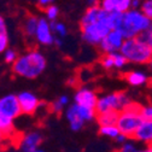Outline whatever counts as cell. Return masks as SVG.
I'll use <instances>...</instances> for the list:
<instances>
[{
	"label": "cell",
	"mask_w": 152,
	"mask_h": 152,
	"mask_svg": "<svg viewBox=\"0 0 152 152\" xmlns=\"http://www.w3.org/2000/svg\"><path fill=\"white\" fill-rule=\"evenodd\" d=\"M99 13H100V6H91L87 9L85 15L81 18V27L96 23L99 21Z\"/></svg>",
	"instance_id": "cell-16"
},
{
	"label": "cell",
	"mask_w": 152,
	"mask_h": 152,
	"mask_svg": "<svg viewBox=\"0 0 152 152\" xmlns=\"http://www.w3.org/2000/svg\"><path fill=\"white\" fill-rule=\"evenodd\" d=\"M9 46V37L6 34H0V53L5 52Z\"/></svg>",
	"instance_id": "cell-32"
},
{
	"label": "cell",
	"mask_w": 152,
	"mask_h": 152,
	"mask_svg": "<svg viewBox=\"0 0 152 152\" xmlns=\"http://www.w3.org/2000/svg\"><path fill=\"white\" fill-rule=\"evenodd\" d=\"M127 139H128V138H127L126 135H123V134H120V135L116 138V141H117V142H120V144H124V142L127 141Z\"/></svg>",
	"instance_id": "cell-37"
},
{
	"label": "cell",
	"mask_w": 152,
	"mask_h": 152,
	"mask_svg": "<svg viewBox=\"0 0 152 152\" xmlns=\"http://www.w3.org/2000/svg\"><path fill=\"white\" fill-rule=\"evenodd\" d=\"M129 103L130 100L124 92L111 93L98 99V103L96 105V111L97 113H103L110 110L122 111Z\"/></svg>",
	"instance_id": "cell-5"
},
{
	"label": "cell",
	"mask_w": 152,
	"mask_h": 152,
	"mask_svg": "<svg viewBox=\"0 0 152 152\" xmlns=\"http://www.w3.org/2000/svg\"><path fill=\"white\" fill-rule=\"evenodd\" d=\"M34 152H44V151H42V150H39V148H37V150H36V151H34Z\"/></svg>",
	"instance_id": "cell-42"
},
{
	"label": "cell",
	"mask_w": 152,
	"mask_h": 152,
	"mask_svg": "<svg viewBox=\"0 0 152 152\" xmlns=\"http://www.w3.org/2000/svg\"><path fill=\"white\" fill-rule=\"evenodd\" d=\"M120 52L130 63L146 64L152 58V47L145 44L139 36L126 39Z\"/></svg>",
	"instance_id": "cell-4"
},
{
	"label": "cell",
	"mask_w": 152,
	"mask_h": 152,
	"mask_svg": "<svg viewBox=\"0 0 152 152\" xmlns=\"http://www.w3.org/2000/svg\"><path fill=\"white\" fill-rule=\"evenodd\" d=\"M100 64L104 69H113L115 68V62H113V57H112V53L111 54H104L100 59Z\"/></svg>",
	"instance_id": "cell-25"
},
{
	"label": "cell",
	"mask_w": 152,
	"mask_h": 152,
	"mask_svg": "<svg viewBox=\"0 0 152 152\" xmlns=\"http://www.w3.org/2000/svg\"><path fill=\"white\" fill-rule=\"evenodd\" d=\"M141 117H142L144 121L152 120V105L142 106V109H141Z\"/></svg>",
	"instance_id": "cell-31"
},
{
	"label": "cell",
	"mask_w": 152,
	"mask_h": 152,
	"mask_svg": "<svg viewBox=\"0 0 152 152\" xmlns=\"http://www.w3.org/2000/svg\"><path fill=\"white\" fill-rule=\"evenodd\" d=\"M141 4H142L141 0H133L132 9H140V7H141Z\"/></svg>",
	"instance_id": "cell-36"
},
{
	"label": "cell",
	"mask_w": 152,
	"mask_h": 152,
	"mask_svg": "<svg viewBox=\"0 0 152 152\" xmlns=\"http://www.w3.org/2000/svg\"><path fill=\"white\" fill-rule=\"evenodd\" d=\"M58 13H59V10L54 5H50L46 7V16L50 21H56V18L58 17Z\"/></svg>",
	"instance_id": "cell-28"
},
{
	"label": "cell",
	"mask_w": 152,
	"mask_h": 152,
	"mask_svg": "<svg viewBox=\"0 0 152 152\" xmlns=\"http://www.w3.org/2000/svg\"><path fill=\"white\" fill-rule=\"evenodd\" d=\"M46 68L45 57L36 50H31L23 56H20L12 65L16 75L26 79H35L44 72Z\"/></svg>",
	"instance_id": "cell-1"
},
{
	"label": "cell",
	"mask_w": 152,
	"mask_h": 152,
	"mask_svg": "<svg viewBox=\"0 0 152 152\" xmlns=\"http://www.w3.org/2000/svg\"><path fill=\"white\" fill-rule=\"evenodd\" d=\"M138 152H152V145H150V146H147L145 150H139Z\"/></svg>",
	"instance_id": "cell-38"
},
{
	"label": "cell",
	"mask_w": 152,
	"mask_h": 152,
	"mask_svg": "<svg viewBox=\"0 0 152 152\" xmlns=\"http://www.w3.org/2000/svg\"><path fill=\"white\" fill-rule=\"evenodd\" d=\"M0 113L11 118H16L22 113V109L18 102V97L13 94H9L0 98Z\"/></svg>",
	"instance_id": "cell-8"
},
{
	"label": "cell",
	"mask_w": 152,
	"mask_h": 152,
	"mask_svg": "<svg viewBox=\"0 0 152 152\" xmlns=\"http://www.w3.org/2000/svg\"><path fill=\"white\" fill-rule=\"evenodd\" d=\"M0 133H1V134L5 137V139L11 138L15 134L13 118L0 113Z\"/></svg>",
	"instance_id": "cell-17"
},
{
	"label": "cell",
	"mask_w": 152,
	"mask_h": 152,
	"mask_svg": "<svg viewBox=\"0 0 152 152\" xmlns=\"http://www.w3.org/2000/svg\"><path fill=\"white\" fill-rule=\"evenodd\" d=\"M120 112L121 111H117V110H110V111H106L103 113H98L97 121L100 124V127H103V126H117Z\"/></svg>",
	"instance_id": "cell-15"
},
{
	"label": "cell",
	"mask_w": 152,
	"mask_h": 152,
	"mask_svg": "<svg viewBox=\"0 0 152 152\" xmlns=\"http://www.w3.org/2000/svg\"><path fill=\"white\" fill-rule=\"evenodd\" d=\"M148 86H150V87H151V88H152V79H151V80H150V81H148Z\"/></svg>",
	"instance_id": "cell-41"
},
{
	"label": "cell",
	"mask_w": 152,
	"mask_h": 152,
	"mask_svg": "<svg viewBox=\"0 0 152 152\" xmlns=\"http://www.w3.org/2000/svg\"><path fill=\"white\" fill-rule=\"evenodd\" d=\"M150 65L152 66V58H151V61H150Z\"/></svg>",
	"instance_id": "cell-43"
},
{
	"label": "cell",
	"mask_w": 152,
	"mask_h": 152,
	"mask_svg": "<svg viewBox=\"0 0 152 152\" xmlns=\"http://www.w3.org/2000/svg\"><path fill=\"white\" fill-rule=\"evenodd\" d=\"M75 103L82 106L96 109V105L98 103V97L96 92L89 88H80L75 94Z\"/></svg>",
	"instance_id": "cell-12"
},
{
	"label": "cell",
	"mask_w": 152,
	"mask_h": 152,
	"mask_svg": "<svg viewBox=\"0 0 152 152\" xmlns=\"http://www.w3.org/2000/svg\"><path fill=\"white\" fill-rule=\"evenodd\" d=\"M112 57H113V62H115V68H123L126 65V63L128 62L126 59V57L121 52L112 53Z\"/></svg>",
	"instance_id": "cell-27"
},
{
	"label": "cell",
	"mask_w": 152,
	"mask_h": 152,
	"mask_svg": "<svg viewBox=\"0 0 152 152\" xmlns=\"http://www.w3.org/2000/svg\"><path fill=\"white\" fill-rule=\"evenodd\" d=\"M37 3H39V5H41L44 7H47L53 3V0H37Z\"/></svg>",
	"instance_id": "cell-35"
},
{
	"label": "cell",
	"mask_w": 152,
	"mask_h": 152,
	"mask_svg": "<svg viewBox=\"0 0 152 152\" xmlns=\"http://www.w3.org/2000/svg\"><path fill=\"white\" fill-rule=\"evenodd\" d=\"M132 3H133V0H120V4H118V12H127L132 9Z\"/></svg>",
	"instance_id": "cell-29"
},
{
	"label": "cell",
	"mask_w": 152,
	"mask_h": 152,
	"mask_svg": "<svg viewBox=\"0 0 152 152\" xmlns=\"http://www.w3.org/2000/svg\"><path fill=\"white\" fill-rule=\"evenodd\" d=\"M152 26V20L146 17L140 9H130L123 13V20L117 30H120L126 39L139 36L148 30Z\"/></svg>",
	"instance_id": "cell-2"
},
{
	"label": "cell",
	"mask_w": 152,
	"mask_h": 152,
	"mask_svg": "<svg viewBox=\"0 0 152 152\" xmlns=\"http://www.w3.org/2000/svg\"><path fill=\"white\" fill-rule=\"evenodd\" d=\"M68 103H69V98H68L66 96H62V97H59L58 99H57L54 103H52L51 109H52L53 112L59 113V112L64 109V106L68 105Z\"/></svg>",
	"instance_id": "cell-22"
},
{
	"label": "cell",
	"mask_w": 152,
	"mask_h": 152,
	"mask_svg": "<svg viewBox=\"0 0 152 152\" xmlns=\"http://www.w3.org/2000/svg\"><path fill=\"white\" fill-rule=\"evenodd\" d=\"M37 24H39V20H37L35 16H28L24 21V24H23V29H24L26 34L28 36L35 35L36 29H37Z\"/></svg>",
	"instance_id": "cell-19"
},
{
	"label": "cell",
	"mask_w": 152,
	"mask_h": 152,
	"mask_svg": "<svg viewBox=\"0 0 152 152\" xmlns=\"http://www.w3.org/2000/svg\"><path fill=\"white\" fill-rule=\"evenodd\" d=\"M17 97L22 109V113H26V115H33L40 105L39 99L30 92H22Z\"/></svg>",
	"instance_id": "cell-10"
},
{
	"label": "cell",
	"mask_w": 152,
	"mask_h": 152,
	"mask_svg": "<svg viewBox=\"0 0 152 152\" xmlns=\"http://www.w3.org/2000/svg\"><path fill=\"white\" fill-rule=\"evenodd\" d=\"M76 104V103H75ZM76 106H77V111L80 113V116L81 118L86 122V121H92L94 117H96L98 113L96 111V109H93V107H87V106H82V105H79V104H76Z\"/></svg>",
	"instance_id": "cell-20"
},
{
	"label": "cell",
	"mask_w": 152,
	"mask_h": 152,
	"mask_svg": "<svg viewBox=\"0 0 152 152\" xmlns=\"http://www.w3.org/2000/svg\"><path fill=\"white\" fill-rule=\"evenodd\" d=\"M141 109L142 106L139 103H129L121 112L117 122V127L121 134L126 135L127 138L134 139L135 133L139 129L140 124L142 123L141 117Z\"/></svg>",
	"instance_id": "cell-3"
},
{
	"label": "cell",
	"mask_w": 152,
	"mask_h": 152,
	"mask_svg": "<svg viewBox=\"0 0 152 152\" xmlns=\"http://www.w3.org/2000/svg\"><path fill=\"white\" fill-rule=\"evenodd\" d=\"M66 118L69 121L70 128L72 130H75V132L80 130L83 127L85 121L81 118L80 113L77 111V106H76V104H72L71 106L68 107V110H66Z\"/></svg>",
	"instance_id": "cell-14"
},
{
	"label": "cell",
	"mask_w": 152,
	"mask_h": 152,
	"mask_svg": "<svg viewBox=\"0 0 152 152\" xmlns=\"http://www.w3.org/2000/svg\"><path fill=\"white\" fill-rule=\"evenodd\" d=\"M126 40V37L123 34L117 30V29H112L104 39L99 44V48L104 54H111L115 52H120L121 47L123 46V42Z\"/></svg>",
	"instance_id": "cell-7"
},
{
	"label": "cell",
	"mask_w": 152,
	"mask_h": 152,
	"mask_svg": "<svg viewBox=\"0 0 152 152\" xmlns=\"http://www.w3.org/2000/svg\"><path fill=\"white\" fill-rule=\"evenodd\" d=\"M4 139H5V137L1 134V133H0V145L3 144V141H4Z\"/></svg>",
	"instance_id": "cell-40"
},
{
	"label": "cell",
	"mask_w": 152,
	"mask_h": 152,
	"mask_svg": "<svg viewBox=\"0 0 152 152\" xmlns=\"http://www.w3.org/2000/svg\"><path fill=\"white\" fill-rule=\"evenodd\" d=\"M140 10L146 17L152 20V0H142Z\"/></svg>",
	"instance_id": "cell-26"
},
{
	"label": "cell",
	"mask_w": 152,
	"mask_h": 152,
	"mask_svg": "<svg viewBox=\"0 0 152 152\" xmlns=\"http://www.w3.org/2000/svg\"><path fill=\"white\" fill-rule=\"evenodd\" d=\"M99 133L104 137H109L112 139H116L121 134V132H120L117 126H103V127H100Z\"/></svg>",
	"instance_id": "cell-21"
},
{
	"label": "cell",
	"mask_w": 152,
	"mask_h": 152,
	"mask_svg": "<svg viewBox=\"0 0 152 152\" xmlns=\"http://www.w3.org/2000/svg\"><path fill=\"white\" fill-rule=\"evenodd\" d=\"M4 58H5L6 63H12L13 64L18 57H17V53L13 50H6L5 53H4Z\"/></svg>",
	"instance_id": "cell-30"
},
{
	"label": "cell",
	"mask_w": 152,
	"mask_h": 152,
	"mask_svg": "<svg viewBox=\"0 0 152 152\" xmlns=\"http://www.w3.org/2000/svg\"><path fill=\"white\" fill-rule=\"evenodd\" d=\"M35 37H36L37 42H40L42 45H52V44H54V36L52 35L51 26L46 20H44V18H40L39 20V24H37Z\"/></svg>",
	"instance_id": "cell-11"
},
{
	"label": "cell",
	"mask_w": 152,
	"mask_h": 152,
	"mask_svg": "<svg viewBox=\"0 0 152 152\" xmlns=\"http://www.w3.org/2000/svg\"><path fill=\"white\" fill-rule=\"evenodd\" d=\"M0 34H6V23L1 16H0Z\"/></svg>",
	"instance_id": "cell-34"
},
{
	"label": "cell",
	"mask_w": 152,
	"mask_h": 152,
	"mask_svg": "<svg viewBox=\"0 0 152 152\" xmlns=\"http://www.w3.org/2000/svg\"><path fill=\"white\" fill-rule=\"evenodd\" d=\"M138 151L139 150H137V147L133 145L132 142H124L118 152H138Z\"/></svg>",
	"instance_id": "cell-33"
},
{
	"label": "cell",
	"mask_w": 152,
	"mask_h": 152,
	"mask_svg": "<svg viewBox=\"0 0 152 152\" xmlns=\"http://www.w3.org/2000/svg\"><path fill=\"white\" fill-rule=\"evenodd\" d=\"M126 80L132 86H141L148 82L147 76L141 71H130L126 74Z\"/></svg>",
	"instance_id": "cell-18"
},
{
	"label": "cell",
	"mask_w": 152,
	"mask_h": 152,
	"mask_svg": "<svg viewBox=\"0 0 152 152\" xmlns=\"http://www.w3.org/2000/svg\"><path fill=\"white\" fill-rule=\"evenodd\" d=\"M81 30H82V37L85 41H87L91 45H99L102 40L112 29L105 21L99 20L96 23L81 27Z\"/></svg>",
	"instance_id": "cell-6"
},
{
	"label": "cell",
	"mask_w": 152,
	"mask_h": 152,
	"mask_svg": "<svg viewBox=\"0 0 152 152\" xmlns=\"http://www.w3.org/2000/svg\"><path fill=\"white\" fill-rule=\"evenodd\" d=\"M134 139L147 144V146L152 145V120L142 121V123L135 133Z\"/></svg>",
	"instance_id": "cell-13"
},
{
	"label": "cell",
	"mask_w": 152,
	"mask_h": 152,
	"mask_svg": "<svg viewBox=\"0 0 152 152\" xmlns=\"http://www.w3.org/2000/svg\"><path fill=\"white\" fill-rule=\"evenodd\" d=\"M118 4H120V0H102L100 7L109 12H115L118 10Z\"/></svg>",
	"instance_id": "cell-23"
},
{
	"label": "cell",
	"mask_w": 152,
	"mask_h": 152,
	"mask_svg": "<svg viewBox=\"0 0 152 152\" xmlns=\"http://www.w3.org/2000/svg\"><path fill=\"white\" fill-rule=\"evenodd\" d=\"M50 26H51V29H52V31H56L57 34H58L59 36H65L66 35V27L63 24V23H59V22H56V21H51V23H50Z\"/></svg>",
	"instance_id": "cell-24"
},
{
	"label": "cell",
	"mask_w": 152,
	"mask_h": 152,
	"mask_svg": "<svg viewBox=\"0 0 152 152\" xmlns=\"http://www.w3.org/2000/svg\"><path fill=\"white\" fill-rule=\"evenodd\" d=\"M54 44H56V45H58V46H61V45H62V40H59V39H57V37H54Z\"/></svg>",
	"instance_id": "cell-39"
},
{
	"label": "cell",
	"mask_w": 152,
	"mask_h": 152,
	"mask_svg": "<svg viewBox=\"0 0 152 152\" xmlns=\"http://www.w3.org/2000/svg\"><path fill=\"white\" fill-rule=\"evenodd\" d=\"M41 141H42V135L40 133L31 132V133H28V134L20 138V141H18L20 144H18V146H20L22 152H34L40 146Z\"/></svg>",
	"instance_id": "cell-9"
}]
</instances>
